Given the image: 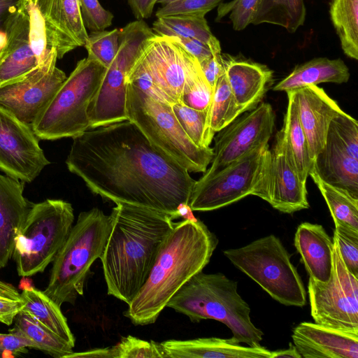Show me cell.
<instances>
[{
    "mask_svg": "<svg viewBox=\"0 0 358 358\" xmlns=\"http://www.w3.org/2000/svg\"><path fill=\"white\" fill-rule=\"evenodd\" d=\"M157 0H127L134 17L138 20L150 18Z\"/></svg>",
    "mask_w": 358,
    "mask_h": 358,
    "instance_id": "obj_50",
    "label": "cell"
},
{
    "mask_svg": "<svg viewBox=\"0 0 358 358\" xmlns=\"http://www.w3.org/2000/svg\"><path fill=\"white\" fill-rule=\"evenodd\" d=\"M294 246L305 268L313 279L326 282L333 266V239L318 224L301 223L294 236Z\"/></svg>",
    "mask_w": 358,
    "mask_h": 358,
    "instance_id": "obj_26",
    "label": "cell"
},
{
    "mask_svg": "<svg viewBox=\"0 0 358 358\" xmlns=\"http://www.w3.org/2000/svg\"><path fill=\"white\" fill-rule=\"evenodd\" d=\"M310 171L326 183L358 198V159L351 157L329 130L325 145L314 159Z\"/></svg>",
    "mask_w": 358,
    "mask_h": 358,
    "instance_id": "obj_25",
    "label": "cell"
},
{
    "mask_svg": "<svg viewBox=\"0 0 358 358\" xmlns=\"http://www.w3.org/2000/svg\"><path fill=\"white\" fill-rule=\"evenodd\" d=\"M21 296L24 303L22 310L29 313L39 322L74 347L75 337L60 306L44 292L33 287L24 288Z\"/></svg>",
    "mask_w": 358,
    "mask_h": 358,
    "instance_id": "obj_30",
    "label": "cell"
},
{
    "mask_svg": "<svg viewBox=\"0 0 358 358\" xmlns=\"http://www.w3.org/2000/svg\"><path fill=\"white\" fill-rule=\"evenodd\" d=\"M199 64L207 81L213 90L217 78L225 71L222 53H215Z\"/></svg>",
    "mask_w": 358,
    "mask_h": 358,
    "instance_id": "obj_46",
    "label": "cell"
},
{
    "mask_svg": "<svg viewBox=\"0 0 358 358\" xmlns=\"http://www.w3.org/2000/svg\"><path fill=\"white\" fill-rule=\"evenodd\" d=\"M276 357L301 358V355L295 345L290 343L287 349L272 352L271 358Z\"/></svg>",
    "mask_w": 358,
    "mask_h": 358,
    "instance_id": "obj_55",
    "label": "cell"
},
{
    "mask_svg": "<svg viewBox=\"0 0 358 358\" xmlns=\"http://www.w3.org/2000/svg\"><path fill=\"white\" fill-rule=\"evenodd\" d=\"M106 68L87 57L78 61L31 127L39 139L76 137L90 129L89 105Z\"/></svg>",
    "mask_w": 358,
    "mask_h": 358,
    "instance_id": "obj_7",
    "label": "cell"
},
{
    "mask_svg": "<svg viewBox=\"0 0 358 358\" xmlns=\"http://www.w3.org/2000/svg\"><path fill=\"white\" fill-rule=\"evenodd\" d=\"M50 163L31 126L0 106V169L31 182Z\"/></svg>",
    "mask_w": 358,
    "mask_h": 358,
    "instance_id": "obj_14",
    "label": "cell"
},
{
    "mask_svg": "<svg viewBox=\"0 0 358 358\" xmlns=\"http://www.w3.org/2000/svg\"><path fill=\"white\" fill-rule=\"evenodd\" d=\"M287 92L292 93L295 101L309 155L313 162L325 145L331 120L344 111L317 85H309Z\"/></svg>",
    "mask_w": 358,
    "mask_h": 358,
    "instance_id": "obj_20",
    "label": "cell"
},
{
    "mask_svg": "<svg viewBox=\"0 0 358 358\" xmlns=\"http://www.w3.org/2000/svg\"><path fill=\"white\" fill-rule=\"evenodd\" d=\"M39 67L29 39V22L23 0L4 26L0 47V87L22 80Z\"/></svg>",
    "mask_w": 358,
    "mask_h": 358,
    "instance_id": "obj_18",
    "label": "cell"
},
{
    "mask_svg": "<svg viewBox=\"0 0 358 358\" xmlns=\"http://www.w3.org/2000/svg\"><path fill=\"white\" fill-rule=\"evenodd\" d=\"M0 296H3L15 300H22L21 294L11 284L0 280Z\"/></svg>",
    "mask_w": 358,
    "mask_h": 358,
    "instance_id": "obj_53",
    "label": "cell"
},
{
    "mask_svg": "<svg viewBox=\"0 0 358 358\" xmlns=\"http://www.w3.org/2000/svg\"><path fill=\"white\" fill-rule=\"evenodd\" d=\"M177 0H157V3H161L162 6L173 2Z\"/></svg>",
    "mask_w": 358,
    "mask_h": 358,
    "instance_id": "obj_56",
    "label": "cell"
},
{
    "mask_svg": "<svg viewBox=\"0 0 358 358\" xmlns=\"http://www.w3.org/2000/svg\"><path fill=\"white\" fill-rule=\"evenodd\" d=\"M260 0H232L217 6L216 22L229 13L233 29L241 31L252 24Z\"/></svg>",
    "mask_w": 358,
    "mask_h": 358,
    "instance_id": "obj_39",
    "label": "cell"
},
{
    "mask_svg": "<svg viewBox=\"0 0 358 358\" xmlns=\"http://www.w3.org/2000/svg\"><path fill=\"white\" fill-rule=\"evenodd\" d=\"M222 57L229 85L242 113L255 108L273 80V71L250 60L229 55Z\"/></svg>",
    "mask_w": 358,
    "mask_h": 358,
    "instance_id": "obj_22",
    "label": "cell"
},
{
    "mask_svg": "<svg viewBox=\"0 0 358 358\" xmlns=\"http://www.w3.org/2000/svg\"><path fill=\"white\" fill-rule=\"evenodd\" d=\"M306 9L303 0H260L252 24H272L294 33L303 25Z\"/></svg>",
    "mask_w": 358,
    "mask_h": 358,
    "instance_id": "obj_32",
    "label": "cell"
},
{
    "mask_svg": "<svg viewBox=\"0 0 358 358\" xmlns=\"http://www.w3.org/2000/svg\"><path fill=\"white\" fill-rule=\"evenodd\" d=\"M113 224L101 259L107 294L127 305L145 283L175 222L171 216L127 203L112 210Z\"/></svg>",
    "mask_w": 358,
    "mask_h": 358,
    "instance_id": "obj_2",
    "label": "cell"
},
{
    "mask_svg": "<svg viewBox=\"0 0 358 358\" xmlns=\"http://www.w3.org/2000/svg\"><path fill=\"white\" fill-rule=\"evenodd\" d=\"M154 35L143 20L131 22L120 29L118 52L87 109L90 129L127 120V78L148 40Z\"/></svg>",
    "mask_w": 358,
    "mask_h": 358,
    "instance_id": "obj_10",
    "label": "cell"
},
{
    "mask_svg": "<svg viewBox=\"0 0 358 358\" xmlns=\"http://www.w3.org/2000/svg\"><path fill=\"white\" fill-rule=\"evenodd\" d=\"M113 224V214L93 208L81 212L59 250L43 291L59 306L83 294L90 267L103 254Z\"/></svg>",
    "mask_w": 358,
    "mask_h": 358,
    "instance_id": "obj_5",
    "label": "cell"
},
{
    "mask_svg": "<svg viewBox=\"0 0 358 358\" xmlns=\"http://www.w3.org/2000/svg\"><path fill=\"white\" fill-rule=\"evenodd\" d=\"M166 307L186 315L192 322L208 319L221 322L239 343L260 346L264 333L252 322L250 308L238 293L237 282L223 273H196L172 296Z\"/></svg>",
    "mask_w": 358,
    "mask_h": 358,
    "instance_id": "obj_4",
    "label": "cell"
},
{
    "mask_svg": "<svg viewBox=\"0 0 358 358\" xmlns=\"http://www.w3.org/2000/svg\"><path fill=\"white\" fill-rule=\"evenodd\" d=\"M66 78L56 66L38 68L21 81L0 87V106L31 126Z\"/></svg>",
    "mask_w": 358,
    "mask_h": 358,
    "instance_id": "obj_16",
    "label": "cell"
},
{
    "mask_svg": "<svg viewBox=\"0 0 358 358\" xmlns=\"http://www.w3.org/2000/svg\"><path fill=\"white\" fill-rule=\"evenodd\" d=\"M74 221L71 204L48 199L32 203L15 236L12 254L20 276L42 273L66 240Z\"/></svg>",
    "mask_w": 358,
    "mask_h": 358,
    "instance_id": "obj_8",
    "label": "cell"
},
{
    "mask_svg": "<svg viewBox=\"0 0 358 358\" xmlns=\"http://www.w3.org/2000/svg\"><path fill=\"white\" fill-rule=\"evenodd\" d=\"M172 110L184 131L197 146L208 148L213 141L207 128L208 108L197 110L182 103L171 105Z\"/></svg>",
    "mask_w": 358,
    "mask_h": 358,
    "instance_id": "obj_37",
    "label": "cell"
},
{
    "mask_svg": "<svg viewBox=\"0 0 358 358\" xmlns=\"http://www.w3.org/2000/svg\"><path fill=\"white\" fill-rule=\"evenodd\" d=\"M24 306L22 300L0 296V322L8 326L11 325Z\"/></svg>",
    "mask_w": 358,
    "mask_h": 358,
    "instance_id": "obj_49",
    "label": "cell"
},
{
    "mask_svg": "<svg viewBox=\"0 0 358 358\" xmlns=\"http://www.w3.org/2000/svg\"><path fill=\"white\" fill-rule=\"evenodd\" d=\"M333 266L326 282L308 280L311 316L315 323L358 334V277L346 268L333 239Z\"/></svg>",
    "mask_w": 358,
    "mask_h": 358,
    "instance_id": "obj_11",
    "label": "cell"
},
{
    "mask_svg": "<svg viewBox=\"0 0 358 358\" xmlns=\"http://www.w3.org/2000/svg\"><path fill=\"white\" fill-rule=\"evenodd\" d=\"M152 29L159 36L195 38L207 44L213 54L221 52L220 41L212 34L205 17H160L153 22Z\"/></svg>",
    "mask_w": 358,
    "mask_h": 358,
    "instance_id": "obj_31",
    "label": "cell"
},
{
    "mask_svg": "<svg viewBox=\"0 0 358 358\" xmlns=\"http://www.w3.org/2000/svg\"><path fill=\"white\" fill-rule=\"evenodd\" d=\"M22 0H0V35L3 33L5 24L17 8Z\"/></svg>",
    "mask_w": 358,
    "mask_h": 358,
    "instance_id": "obj_51",
    "label": "cell"
},
{
    "mask_svg": "<svg viewBox=\"0 0 358 358\" xmlns=\"http://www.w3.org/2000/svg\"><path fill=\"white\" fill-rule=\"evenodd\" d=\"M73 357H103L113 358V352L112 348H96L83 352H72L67 355L66 358Z\"/></svg>",
    "mask_w": 358,
    "mask_h": 358,
    "instance_id": "obj_52",
    "label": "cell"
},
{
    "mask_svg": "<svg viewBox=\"0 0 358 358\" xmlns=\"http://www.w3.org/2000/svg\"><path fill=\"white\" fill-rule=\"evenodd\" d=\"M23 338L28 348L42 350L57 358H66L73 352L69 343L39 322L29 313L21 310L8 331Z\"/></svg>",
    "mask_w": 358,
    "mask_h": 358,
    "instance_id": "obj_29",
    "label": "cell"
},
{
    "mask_svg": "<svg viewBox=\"0 0 358 358\" xmlns=\"http://www.w3.org/2000/svg\"><path fill=\"white\" fill-rule=\"evenodd\" d=\"M113 358H165L160 343L127 336L111 347Z\"/></svg>",
    "mask_w": 358,
    "mask_h": 358,
    "instance_id": "obj_40",
    "label": "cell"
},
{
    "mask_svg": "<svg viewBox=\"0 0 358 358\" xmlns=\"http://www.w3.org/2000/svg\"><path fill=\"white\" fill-rule=\"evenodd\" d=\"M126 114L152 145L188 172L206 171L213 159V148L199 147L191 141L171 104L158 101L127 83Z\"/></svg>",
    "mask_w": 358,
    "mask_h": 358,
    "instance_id": "obj_6",
    "label": "cell"
},
{
    "mask_svg": "<svg viewBox=\"0 0 358 358\" xmlns=\"http://www.w3.org/2000/svg\"><path fill=\"white\" fill-rule=\"evenodd\" d=\"M333 239L336 241L347 269L358 277V231L335 227Z\"/></svg>",
    "mask_w": 358,
    "mask_h": 358,
    "instance_id": "obj_43",
    "label": "cell"
},
{
    "mask_svg": "<svg viewBox=\"0 0 358 358\" xmlns=\"http://www.w3.org/2000/svg\"><path fill=\"white\" fill-rule=\"evenodd\" d=\"M127 83L132 85L158 101L169 103L166 96L156 85L145 62L141 58V54L131 69L127 78Z\"/></svg>",
    "mask_w": 358,
    "mask_h": 358,
    "instance_id": "obj_44",
    "label": "cell"
},
{
    "mask_svg": "<svg viewBox=\"0 0 358 358\" xmlns=\"http://www.w3.org/2000/svg\"><path fill=\"white\" fill-rule=\"evenodd\" d=\"M350 76L349 69L341 59L317 57L296 66L287 76L274 86L273 90L286 92L322 83L341 84L347 83Z\"/></svg>",
    "mask_w": 358,
    "mask_h": 358,
    "instance_id": "obj_27",
    "label": "cell"
},
{
    "mask_svg": "<svg viewBox=\"0 0 358 358\" xmlns=\"http://www.w3.org/2000/svg\"><path fill=\"white\" fill-rule=\"evenodd\" d=\"M85 28L91 31H102L112 24L113 13L103 8L99 0H79Z\"/></svg>",
    "mask_w": 358,
    "mask_h": 358,
    "instance_id": "obj_45",
    "label": "cell"
},
{
    "mask_svg": "<svg viewBox=\"0 0 358 358\" xmlns=\"http://www.w3.org/2000/svg\"><path fill=\"white\" fill-rule=\"evenodd\" d=\"M292 338L301 357L358 358V334L304 322Z\"/></svg>",
    "mask_w": 358,
    "mask_h": 358,
    "instance_id": "obj_21",
    "label": "cell"
},
{
    "mask_svg": "<svg viewBox=\"0 0 358 358\" xmlns=\"http://www.w3.org/2000/svg\"><path fill=\"white\" fill-rule=\"evenodd\" d=\"M197 59L191 55L186 70L181 103L197 110L207 109L213 94Z\"/></svg>",
    "mask_w": 358,
    "mask_h": 358,
    "instance_id": "obj_36",
    "label": "cell"
},
{
    "mask_svg": "<svg viewBox=\"0 0 358 358\" xmlns=\"http://www.w3.org/2000/svg\"><path fill=\"white\" fill-rule=\"evenodd\" d=\"M275 118L272 106L261 102L217 132L211 166L199 180L210 177L255 148L268 143Z\"/></svg>",
    "mask_w": 358,
    "mask_h": 358,
    "instance_id": "obj_13",
    "label": "cell"
},
{
    "mask_svg": "<svg viewBox=\"0 0 358 358\" xmlns=\"http://www.w3.org/2000/svg\"><path fill=\"white\" fill-rule=\"evenodd\" d=\"M189 203L182 202L177 206L176 211V216L177 218L182 217L184 220L196 221L197 219L194 217Z\"/></svg>",
    "mask_w": 358,
    "mask_h": 358,
    "instance_id": "obj_54",
    "label": "cell"
},
{
    "mask_svg": "<svg viewBox=\"0 0 358 358\" xmlns=\"http://www.w3.org/2000/svg\"><path fill=\"white\" fill-rule=\"evenodd\" d=\"M174 38L189 53L197 59L199 63L210 57L213 55L209 46L199 40L192 38Z\"/></svg>",
    "mask_w": 358,
    "mask_h": 358,
    "instance_id": "obj_48",
    "label": "cell"
},
{
    "mask_svg": "<svg viewBox=\"0 0 358 358\" xmlns=\"http://www.w3.org/2000/svg\"><path fill=\"white\" fill-rule=\"evenodd\" d=\"M120 29L91 31L84 45L87 58L108 68L119 49Z\"/></svg>",
    "mask_w": 358,
    "mask_h": 358,
    "instance_id": "obj_38",
    "label": "cell"
},
{
    "mask_svg": "<svg viewBox=\"0 0 358 358\" xmlns=\"http://www.w3.org/2000/svg\"><path fill=\"white\" fill-rule=\"evenodd\" d=\"M28 345L25 341L19 336L8 333L0 334V357L14 356L19 353L27 352Z\"/></svg>",
    "mask_w": 358,
    "mask_h": 358,
    "instance_id": "obj_47",
    "label": "cell"
},
{
    "mask_svg": "<svg viewBox=\"0 0 358 358\" xmlns=\"http://www.w3.org/2000/svg\"><path fill=\"white\" fill-rule=\"evenodd\" d=\"M268 149V143L256 147L210 177L196 181L189 201L192 210H213L252 195Z\"/></svg>",
    "mask_w": 358,
    "mask_h": 358,
    "instance_id": "obj_12",
    "label": "cell"
},
{
    "mask_svg": "<svg viewBox=\"0 0 358 358\" xmlns=\"http://www.w3.org/2000/svg\"><path fill=\"white\" fill-rule=\"evenodd\" d=\"M286 92L288 97L287 111L282 127L277 133L275 140L282 146L301 178L306 182L313 162L309 155L306 138L300 123L295 101L292 93Z\"/></svg>",
    "mask_w": 358,
    "mask_h": 358,
    "instance_id": "obj_28",
    "label": "cell"
},
{
    "mask_svg": "<svg viewBox=\"0 0 358 358\" xmlns=\"http://www.w3.org/2000/svg\"><path fill=\"white\" fill-rule=\"evenodd\" d=\"M41 17L50 48L62 59L84 46L88 36L79 0H33Z\"/></svg>",
    "mask_w": 358,
    "mask_h": 358,
    "instance_id": "obj_19",
    "label": "cell"
},
{
    "mask_svg": "<svg viewBox=\"0 0 358 358\" xmlns=\"http://www.w3.org/2000/svg\"><path fill=\"white\" fill-rule=\"evenodd\" d=\"M306 182L303 181L278 141L266 152L259 179L252 195L267 201L284 213L307 209Z\"/></svg>",
    "mask_w": 358,
    "mask_h": 358,
    "instance_id": "obj_15",
    "label": "cell"
},
{
    "mask_svg": "<svg viewBox=\"0 0 358 358\" xmlns=\"http://www.w3.org/2000/svg\"><path fill=\"white\" fill-rule=\"evenodd\" d=\"M218 239L200 220L175 222L149 276L124 315L134 325L153 324L178 289L209 263Z\"/></svg>",
    "mask_w": 358,
    "mask_h": 358,
    "instance_id": "obj_3",
    "label": "cell"
},
{
    "mask_svg": "<svg viewBox=\"0 0 358 358\" xmlns=\"http://www.w3.org/2000/svg\"><path fill=\"white\" fill-rule=\"evenodd\" d=\"M352 157L358 159V122L343 112L335 117L328 129Z\"/></svg>",
    "mask_w": 358,
    "mask_h": 358,
    "instance_id": "obj_41",
    "label": "cell"
},
{
    "mask_svg": "<svg viewBox=\"0 0 358 358\" xmlns=\"http://www.w3.org/2000/svg\"><path fill=\"white\" fill-rule=\"evenodd\" d=\"M223 253L278 302L305 306L306 292L302 280L291 262L290 255L275 236L268 235Z\"/></svg>",
    "mask_w": 358,
    "mask_h": 358,
    "instance_id": "obj_9",
    "label": "cell"
},
{
    "mask_svg": "<svg viewBox=\"0 0 358 358\" xmlns=\"http://www.w3.org/2000/svg\"><path fill=\"white\" fill-rule=\"evenodd\" d=\"M23 191V182L0 174V268L11 258L15 234L32 205Z\"/></svg>",
    "mask_w": 358,
    "mask_h": 358,
    "instance_id": "obj_24",
    "label": "cell"
},
{
    "mask_svg": "<svg viewBox=\"0 0 358 358\" xmlns=\"http://www.w3.org/2000/svg\"><path fill=\"white\" fill-rule=\"evenodd\" d=\"M190 56L174 37L155 34L148 40L141 53L156 85L171 105L181 103Z\"/></svg>",
    "mask_w": 358,
    "mask_h": 358,
    "instance_id": "obj_17",
    "label": "cell"
},
{
    "mask_svg": "<svg viewBox=\"0 0 358 358\" xmlns=\"http://www.w3.org/2000/svg\"><path fill=\"white\" fill-rule=\"evenodd\" d=\"M66 164L103 199L157 210L173 220L179 203H189L196 182L128 120L73 137Z\"/></svg>",
    "mask_w": 358,
    "mask_h": 358,
    "instance_id": "obj_1",
    "label": "cell"
},
{
    "mask_svg": "<svg viewBox=\"0 0 358 358\" xmlns=\"http://www.w3.org/2000/svg\"><path fill=\"white\" fill-rule=\"evenodd\" d=\"M309 176L324 197L335 227L358 231V198L343 189L326 183L312 171L309 173Z\"/></svg>",
    "mask_w": 358,
    "mask_h": 358,
    "instance_id": "obj_34",
    "label": "cell"
},
{
    "mask_svg": "<svg viewBox=\"0 0 358 358\" xmlns=\"http://www.w3.org/2000/svg\"><path fill=\"white\" fill-rule=\"evenodd\" d=\"M165 358H271L264 347H245L230 338H198L168 340L160 343Z\"/></svg>",
    "mask_w": 358,
    "mask_h": 358,
    "instance_id": "obj_23",
    "label": "cell"
},
{
    "mask_svg": "<svg viewBox=\"0 0 358 358\" xmlns=\"http://www.w3.org/2000/svg\"><path fill=\"white\" fill-rule=\"evenodd\" d=\"M223 0H177L159 8L156 17L187 15L205 17Z\"/></svg>",
    "mask_w": 358,
    "mask_h": 358,
    "instance_id": "obj_42",
    "label": "cell"
},
{
    "mask_svg": "<svg viewBox=\"0 0 358 358\" xmlns=\"http://www.w3.org/2000/svg\"><path fill=\"white\" fill-rule=\"evenodd\" d=\"M331 22L344 54L358 59V0H331Z\"/></svg>",
    "mask_w": 358,
    "mask_h": 358,
    "instance_id": "obj_33",
    "label": "cell"
},
{
    "mask_svg": "<svg viewBox=\"0 0 358 358\" xmlns=\"http://www.w3.org/2000/svg\"><path fill=\"white\" fill-rule=\"evenodd\" d=\"M242 114L229 85L225 71L217 78L208 107L207 128L209 135L227 126Z\"/></svg>",
    "mask_w": 358,
    "mask_h": 358,
    "instance_id": "obj_35",
    "label": "cell"
}]
</instances>
